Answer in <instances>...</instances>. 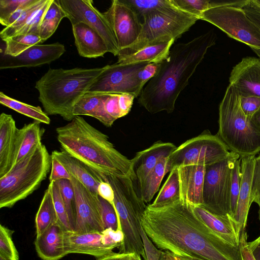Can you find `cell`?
<instances>
[{
    "instance_id": "1",
    "label": "cell",
    "mask_w": 260,
    "mask_h": 260,
    "mask_svg": "<svg viewBox=\"0 0 260 260\" xmlns=\"http://www.w3.org/2000/svg\"><path fill=\"white\" fill-rule=\"evenodd\" d=\"M141 224L158 248L176 256L243 260L239 246L224 241L196 215L191 204L182 200L159 208L147 206Z\"/></svg>"
},
{
    "instance_id": "2",
    "label": "cell",
    "mask_w": 260,
    "mask_h": 260,
    "mask_svg": "<svg viewBox=\"0 0 260 260\" xmlns=\"http://www.w3.org/2000/svg\"><path fill=\"white\" fill-rule=\"evenodd\" d=\"M216 39L212 29L190 41L173 45L156 74L143 88L138 103L151 114L173 112L178 96Z\"/></svg>"
},
{
    "instance_id": "3",
    "label": "cell",
    "mask_w": 260,
    "mask_h": 260,
    "mask_svg": "<svg viewBox=\"0 0 260 260\" xmlns=\"http://www.w3.org/2000/svg\"><path fill=\"white\" fill-rule=\"evenodd\" d=\"M62 150L100 175H130L136 178L132 159L122 154L109 137L77 116L56 128ZM137 179V178H136Z\"/></svg>"
},
{
    "instance_id": "4",
    "label": "cell",
    "mask_w": 260,
    "mask_h": 260,
    "mask_svg": "<svg viewBox=\"0 0 260 260\" xmlns=\"http://www.w3.org/2000/svg\"><path fill=\"white\" fill-rule=\"evenodd\" d=\"M104 69H49L35 85L45 112L72 120L76 117L73 114L75 105Z\"/></svg>"
},
{
    "instance_id": "5",
    "label": "cell",
    "mask_w": 260,
    "mask_h": 260,
    "mask_svg": "<svg viewBox=\"0 0 260 260\" xmlns=\"http://www.w3.org/2000/svg\"><path fill=\"white\" fill-rule=\"evenodd\" d=\"M130 175H104L114 190L113 205L124 235L119 252L136 253L146 259L141 236V218L146 208L134 184L136 179Z\"/></svg>"
},
{
    "instance_id": "6",
    "label": "cell",
    "mask_w": 260,
    "mask_h": 260,
    "mask_svg": "<svg viewBox=\"0 0 260 260\" xmlns=\"http://www.w3.org/2000/svg\"><path fill=\"white\" fill-rule=\"evenodd\" d=\"M218 125L217 135L230 151L240 157L260 152V132L251 125L241 109L239 94L230 84L219 105Z\"/></svg>"
},
{
    "instance_id": "7",
    "label": "cell",
    "mask_w": 260,
    "mask_h": 260,
    "mask_svg": "<svg viewBox=\"0 0 260 260\" xmlns=\"http://www.w3.org/2000/svg\"><path fill=\"white\" fill-rule=\"evenodd\" d=\"M52 156L41 143L36 150L0 178V208H11L33 193L46 178Z\"/></svg>"
},
{
    "instance_id": "8",
    "label": "cell",
    "mask_w": 260,
    "mask_h": 260,
    "mask_svg": "<svg viewBox=\"0 0 260 260\" xmlns=\"http://www.w3.org/2000/svg\"><path fill=\"white\" fill-rule=\"evenodd\" d=\"M198 20L175 6L147 15L142 20L138 39L129 47L119 50L117 56L130 55L151 44L175 41Z\"/></svg>"
},
{
    "instance_id": "9",
    "label": "cell",
    "mask_w": 260,
    "mask_h": 260,
    "mask_svg": "<svg viewBox=\"0 0 260 260\" xmlns=\"http://www.w3.org/2000/svg\"><path fill=\"white\" fill-rule=\"evenodd\" d=\"M242 1H211L200 19L216 26L229 37L251 49H260V28L241 7Z\"/></svg>"
},
{
    "instance_id": "10",
    "label": "cell",
    "mask_w": 260,
    "mask_h": 260,
    "mask_svg": "<svg viewBox=\"0 0 260 260\" xmlns=\"http://www.w3.org/2000/svg\"><path fill=\"white\" fill-rule=\"evenodd\" d=\"M240 158L238 154L231 152L226 158L206 166L201 206L233 222L230 206L232 171L235 161Z\"/></svg>"
},
{
    "instance_id": "11",
    "label": "cell",
    "mask_w": 260,
    "mask_h": 260,
    "mask_svg": "<svg viewBox=\"0 0 260 260\" xmlns=\"http://www.w3.org/2000/svg\"><path fill=\"white\" fill-rule=\"evenodd\" d=\"M230 153L217 134L213 135L205 130L177 147L168 157L167 170L171 172L184 165H210L226 158Z\"/></svg>"
},
{
    "instance_id": "12",
    "label": "cell",
    "mask_w": 260,
    "mask_h": 260,
    "mask_svg": "<svg viewBox=\"0 0 260 260\" xmlns=\"http://www.w3.org/2000/svg\"><path fill=\"white\" fill-rule=\"evenodd\" d=\"M148 63L116 62L107 65L87 92L129 94L138 98L144 86L139 77V73Z\"/></svg>"
},
{
    "instance_id": "13",
    "label": "cell",
    "mask_w": 260,
    "mask_h": 260,
    "mask_svg": "<svg viewBox=\"0 0 260 260\" xmlns=\"http://www.w3.org/2000/svg\"><path fill=\"white\" fill-rule=\"evenodd\" d=\"M66 17L71 24L83 22L95 31L104 40L109 52L117 56L119 48L115 37L103 13L93 5L91 0H59Z\"/></svg>"
},
{
    "instance_id": "14",
    "label": "cell",
    "mask_w": 260,
    "mask_h": 260,
    "mask_svg": "<svg viewBox=\"0 0 260 260\" xmlns=\"http://www.w3.org/2000/svg\"><path fill=\"white\" fill-rule=\"evenodd\" d=\"M75 200V231L102 233L105 228L102 219L99 196L71 176Z\"/></svg>"
},
{
    "instance_id": "15",
    "label": "cell",
    "mask_w": 260,
    "mask_h": 260,
    "mask_svg": "<svg viewBox=\"0 0 260 260\" xmlns=\"http://www.w3.org/2000/svg\"><path fill=\"white\" fill-rule=\"evenodd\" d=\"M103 14L115 37L119 51L129 47L138 39L142 22L123 0L112 1Z\"/></svg>"
},
{
    "instance_id": "16",
    "label": "cell",
    "mask_w": 260,
    "mask_h": 260,
    "mask_svg": "<svg viewBox=\"0 0 260 260\" xmlns=\"http://www.w3.org/2000/svg\"><path fill=\"white\" fill-rule=\"evenodd\" d=\"M65 51V46L58 42L36 44L17 56L4 55L1 59L0 69L35 67L49 64L58 59Z\"/></svg>"
},
{
    "instance_id": "17",
    "label": "cell",
    "mask_w": 260,
    "mask_h": 260,
    "mask_svg": "<svg viewBox=\"0 0 260 260\" xmlns=\"http://www.w3.org/2000/svg\"><path fill=\"white\" fill-rule=\"evenodd\" d=\"M229 82L240 96L260 98V58L251 56L242 58L233 68Z\"/></svg>"
},
{
    "instance_id": "18",
    "label": "cell",
    "mask_w": 260,
    "mask_h": 260,
    "mask_svg": "<svg viewBox=\"0 0 260 260\" xmlns=\"http://www.w3.org/2000/svg\"><path fill=\"white\" fill-rule=\"evenodd\" d=\"M255 156L240 158L241 167V185L233 221L241 236L247 224V217L252 201L251 195V180Z\"/></svg>"
},
{
    "instance_id": "19",
    "label": "cell",
    "mask_w": 260,
    "mask_h": 260,
    "mask_svg": "<svg viewBox=\"0 0 260 260\" xmlns=\"http://www.w3.org/2000/svg\"><path fill=\"white\" fill-rule=\"evenodd\" d=\"M64 237L67 255L83 253L100 258L114 252L113 249L103 244L102 233H81L73 230H64Z\"/></svg>"
},
{
    "instance_id": "20",
    "label": "cell",
    "mask_w": 260,
    "mask_h": 260,
    "mask_svg": "<svg viewBox=\"0 0 260 260\" xmlns=\"http://www.w3.org/2000/svg\"><path fill=\"white\" fill-rule=\"evenodd\" d=\"M181 200L193 206L203 204V191L206 166L184 165L178 167Z\"/></svg>"
},
{
    "instance_id": "21",
    "label": "cell",
    "mask_w": 260,
    "mask_h": 260,
    "mask_svg": "<svg viewBox=\"0 0 260 260\" xmlns=\"http://www.w3.org/2000/svg\"><path fill=\"white\" fill-rule=\"evenodd\" d=\"M176 148L173 143L159 141L149 148L137 152L132 161L139 184L161 159L168 157Z\"/></svg>"
},
{
    "instance_id": "22",
    "label": "cell",
    "mask_w": 260,
    "mask_h": 260,
    "mask_svg": "<svg viewBox=\"0 0 260 260\" xmlns=\"http://www.w3.org/2000/svg\"><path fill=\"white\" fill-rule=\"evenodd\" d=\"M72 25L75 44L80 56L97 58L109 52L103 39L88 25L83 22L75 23Z\"/></svg>"
},
{
    "instance_id": "23",
    "label": "cell",
    "mask_w": 260,
    "mask_h": 260,
    "mask_svg": "<svg viewBox=\"0 0 260 260\" xmlns=\"http://www.w3.org/2000/svg\"><path fill=\"white\" fill-rule=\"evenodd\" d=\"M64 229L58 221L42 234L36 236L35 245L43 260H58L67 255L64 249Z\"/></svg>"
},
{
    "instance_id": "24",
    "label": "cell",
    "mask_w": 260,
    "mask_h": 260,
    "mask_svg": "<svg viewBox=\"0 0 260 260\" xmlns=\"http://www.w3.org/2000/svg\"><path fill=\"white\" fill-rule=\"evenodd\" d=\"M51 156L58 160L72 177L89 190L98 194V186L102 181H104L103 175L95 172L80 160L62 150H54L52 152Z\"/></svg>"
},
{
    "instance_id": "25",
    "label": "cell",
    "mask_w": 260,
    "mask_h": 260,
    "mask_svg": "<svg viewBox=\"0 0 260 260\" xmlns=\"http://www.w3.org/2000/svg\"><path fill=\"white\" fill-rule=\"evenodd\" d=\"M12 116L5 113L0 115V178L13 167L18 130Z\"/></svg>"
},
{
    "instance_id": "26",
    "label": "cell",
    "mask_w": 260,
    "mask_h": 260,
    "mask_svg": "<svg viewBox=\"0 0 260 260\" xmlns=\"http://www.w3.org/2000/svg\"><path fill=\"white\" fill-rule=\"evenodd\" d=\"M107 95V93H85L75 105L73 115L75 116H91L97 119L104 125L111 126L115 120L105 110V102Z\"/></svg>"
},
{
    "instance_id": "27",
    "label": "cell",
    "mask_w": 260,
    "mask_h": 260,
    "mask_svg": "<svg viewBox=\"0 0 260 260\" xmlns=\"http://www.w3.org/2000/svg\"><path fill=\"white\" fill-rule=\"evenodd\" d=\"M192 207L196 215L211 230L229 244L239 246L240 237L233 221L216 215L200 206Z\"/></svg>"
},
{
    "instance_id": "28",
    "label": "cell",
    "mask_w": 260,
    "mask_h": 260,
    "mask_svg": "<svg viewBox=\"0 0 260 260\" xmlns=\"http://www.w3.org/2000/svg\"><path fill=\"white\" fill-rule=\"evenodd\" d=\"M40 123L39 121H35L18 129L13 166L34 151L42 143L43 131Z\"/></svg>"
},
{
    "instance_id": "29",
    "label": "cell",
    "mask_w": 260,
    "mask_h": 260,
    "mask_svg": "<svg viewBox=\"0 0 260 260\" xmlns=\"http://www.w3.org/2000/svg\"><path fill=\"white\" fill-rule=\"evenodd\" d=\"M174 42L175 40H172L146 46L130 55L118 56L117 62L126 64L141 62L160 63L168 56Z\"/></svg>"
},
{
    "instance_id": "30",
    "label": "cell",
    "mask_w": 260,
    "mask_h": 260,
    "mask_svg": "<svg viewBox=\"0 0 260 260\" xmlns=\"http://www.w3.org/2000/svg\"><path fill=\"white\" fill-rule=\"evenodd\" d=\"M59 221L54 206L51 187L45 190L35 219L36 235L42 234L51 225Z\"/></svg>"
},
{
    "instance_id": "31",
    "label": "cell",
    "mask_w": 260,
    "mask_h": 260,
    "mask_svg": "<svg viewBox=\"0 0 260 260\" xmlns=\"http://www.w3.org/2000/svg\"><path fill=\"white\" fill-rule=\"evenodd\" d=\"M181 200L179 170L175 167L170 173L154 202L148 205L152 208H159Z\"/></svg>"
},
{
    "instance_id": "32",
    "label": "cell",
    "mask_w": 260,
    "mask_h": 260,
    "mask_svg": "<svg viewBox=\"0 0 260 260\" xmlns=\"http://www.w3.org/2000/svg\"><path fill=\"white\" fill-rule=\"evenodd\" d=\"M167 158L161 159L139 185V194L144 203H148L158 191L164 176L168 173Z\"/></svg>"
},
{
    "instance_id": "33",
    "label": "cell",
    "mask_w": 260,
    "mask_h": 260,
    "mask_svg": "<svg viewBox=\"0 0 260 260\" xmlns=\"http://www.w3.org/2000/svg\"><path fill=\"white\" fill-rule=\"evenodd\" d=\"M66 17L59 0H52L41 21L38 35L42 43L49 39L56 31L61 20Z\"/></svg>"
},
{
    "instance_id": "34",
    "label": "cell",
    "mask_w": 260,
    "mask_h": 260,
    "mask_svg": "<svg viewBox=\"0 0 260 260\" xmlns=\"http://www.w3.org/2000/svg\"><path fill=\"white\" fill-rule=\"evenodd\" d=\"M0 103L22 115L31 118L35 121L46 124L50 123V119L48 115L42 110L39 106H34L6 95L3 92H0Z\"/></svg>"
},
{
    "instance_id": "35",
    "label": "cell",
    "mask_w": 260,
    "mask_h": 260,
    "mask_svg": "<svg viewBox=\"0 0 260 260\" xmlns=\"http://www.w3.org/2000/svg\"><path fill=\"white\" fill-rule=\"evenodd\" d=\"M4 55L17 56L31 46L42 43V39L37 34L29 33L14 36L6 39Z\"/></svg>"
},
{
    "instance_id": "36",
    "label": "cell",
    "mask_w": 260,
    "mask_h": 260,
    "mask_svg": "<svg viewBox=\"0 0 260 260\" xmlns=\"http://www.w3.org/2000/svg\"><path fill=\"white\" fill-rule=\"evenodd\" d=\"M138 15L142 22L147 15L156 11L166 10L175 6L171 0H123Z\"/></svg>"
},
{
    "instance_id": "37",
    "label": "cell",
    "mask_w": 260,
    "mask_h": 260,
    "mask_svg": "<svg viewBox=\"0 0 260 260\" xmlns=\"http://www.w3.org/2000/svg\"><path fill=\"white\" fill-rule=\"evenodd\" d=\"M60 191L70 224L72 230L75 226V200L74 189L71 180L60 179L55 181Z\"/></svg>"
},
{
    "instance_id": "38",
    "label": "cell",
    "mask_w": 260,
    "mask_h": 260,
    "mask_svg": "<svg viewBox=\"0 0 260 260\" xmlns=\"http://www.w3.org/2000/svg\"><path fill=\"white\" fill-rule=\"evenodd\" d=\"M46 0H34L23 11L19 18L10 26L5 27L0 32L1 39L4 41L12 37L18 29L28 20L29 17L39 9Z\"/></svg>"
},
{
    "instance_id": "39",
    "label": "cell",
    "mask_w": 260,
    "mask_h": 260,
    "mask_svg": "<svg viewBox=\"0 0 260 260\" xmlns=\"http://www.w3.org/2000/svg\"><path fill=\"white\" fill-rule=\"evenodd\" d=\"M171 3L179 9L190 14L200 19L201 17L210 6L208 0H171Z\"/></svg>"
},
{
    "instance_id": "40",
    "label": "cell",
    "mask_w": 260,
    "mask_h": 260,
    "mask_svg": "<svg viewBox=\"0 0 260 260\" xmlns=\"http://www.w3.org/2000/svg\"><path fill=\"white\" fill-rule=\"evenodd\" d=\"M52 1L46 0L44 5L29 17L27 21L18 29L13 36L29 33L38 35L41 21Z\"/></svg>"
},
{
    "instance_id": "41",
    "label": "cell",
    "mask_w": 260,
    "mask_h": 260,
    "mask_svg": "<svg viewBox=\"0 0 260 260\" xmlns=\"http://www.w3.org/2000/svg\"><path fill=\"white\" fill-rule=\"evenodd\" d=\"M14 231L1 224L0 253L13 260H19L18 252L12 240Z\"/></svg>"
},
{
    "instance_id": "42",
    "label": "cell",
    "mask_w": 260,
    "mask_h": 260,
    "mask_svg": "<svg viewBox=\"0 0 260 260\" xmlns=\"http://www.w3.org/2000/svg\"><path fill=\"white\" fill-rule=\"evenodd\" d=\"M51 186L53 202L59 222L64 230H72L59 188L56 182L49 183Z\"/></svg>"
},
{
    "instance_id": "43",
    "label": "cell",
    "mask_w": 260,
    "mask_h": 260,
    "mask_svg": "<svg viewBox=\"0 0 260 260\" xmlns=\"http://www.w3.org/2000/svg\"><path fill=\"white\" fill-rule=\"evenodd\" d=\"M241 185V167L240 158L236 160L232 171V180L230 190V206L233 220L234 216Z\"/></svg>"
},
{
    "instance_id": "44",
    "label": "cell",
    "mask_w": 260,
    "mask_h": 260,
    "mask_svg": "<svg viewBox=\"0 0 260 260\" xmlns=\"http://www.w3.org/2000/svg\"><path fill=\"white\" fill-rule=\"evenodd\" d=\"M99 199L101 205L102 216L105 230L109 228L114 230L121 229L114 205L100 196Z\"/></svg>"
},
{
    "instance_id": "45",
    "label": "cell",
    "mask_w": 260,
    "mask_h": 260,
    "mask_svg": "<svg viewBox=\"0 0 260 260\" xmlns=\"http://www.w3.org/2000/svg\"><path fill=\"white\" fill-rule=\"evenodd\" d=\"M251 195L252 202L259 207L258 217L260 220V154L255 156L251 180Z\"/></svg>"
},
{
    "instance_id": "46",
    "label": "cell",
    "mask_w": 260,
    "mask_h": 260,
    "mask_svg": "<svg viewBox=\"0 0 260 260\" xmlns=\"http://www.w3.org/2000/svg\"><path fill=\"white\" fill-rule=\"evenodd\" d=\"M124 235L121 229H106L102 232V242L107 247L114 249L119 247L123 242Z\"/></svg>"
},
{
    "instance_id": "47",
    "label": "cell",
    "mask_w": 260,
    "mask_h": 260,
    "mask_svg": "<svg viewBox=\"0 0 260 260\" xmlns=\"http://www.w3.org/2000/svg\"><path fill=\"white\" fill-rule=\"evenodd\" d=\"M32 0H1L0 21L5 19L20 7L27 5Z\"/></svg>"
},
{
    "instance_id": "48",
    "label": "cell",
    "mask_w": 260,
    "mask_h": 260,
    "mask_svg": "<svg viewBox=\"0 0 260 260\" xmlns=\"http://www.w3.org/2000/svg\"><path fill=\"white\" fill-rule=\"evenodd\" d=\"M141 236L146 257L145 260H159L161 251L157 249L153 244L143 227L141 230Z\"/></svg>"
},
{
    "instance_id": "49",
    "label": "cell",
    "mask_w": 260,
    "mask_h": 260,
    "mask_svg": "<svg viewBox=\"0 0 260 260\" xmlns=\"http://www.w3.org/2000/svg\"><path fill=\"white\" fill-rule=\"evenodd\" d=\"M240 105L244 114L249 118L260 108V98L240 96Z\"/></svg>"
},
{
    "instance_id": "50",
    "label": "cell",
    "mask_w": 260,
    "mask_h": 260,
    "mask_svg": "<svg viewBox=\"0 0 260 260\" xmlns=\"http://www.w3.org/2000/svg\"><path fill=\"white\" fill-rule=\"evenodd\" d=\"M71 176L64 167L56 158L52 157L51 172L49 176L50 183L60 179L71 180Z\"/></svg>"
},
{
    "instance_id": "51",
    "label": "cell",
    "mask_w": 260,
    "mask_h": 260,
    "mask_svg": "<svg viewBox=\"0 0 260 260\" xmlns=\"http://www.w3.org/2000/svg\"><path fill=\"white\" fill-rule=\"evenodd\" d=\"M241 7L249 19L260 28V7L254 0H243Z\"/></svg>"
},
{
    "instance_id": "52",
    "label": "cell",
    "mask_w": 260,
    "mask_h": 260,
    "mask_svg": "<svg viewBox=\"0 0 260 260\" xmlns=\"http://www.w3.org/2000/svg\"><path fill=\"white\" fill-rule=\"evenodd\" d=\"M159 67V63H149L139 73V77L144 85L156 74Z\"/></svg>"
},
{
    "instance_id": "53",
    "label": "cell",
    "mask_w": 260,
    "mask_h": 260,
    "mask_svg": "<svg viewBox=\"0 0 260 260\" xmlns=\"http://www.w3.org/2000/svg\"><path fill=\"white\" fill-rule=\"evenodd\" d=\"M97 192L100 197L113 204L114 190L109 182L102 181L98 186Z\"/></svg>"
},
{
    "instance_id": "54",
    "label": "cell",
    "mask_w": 260,
    "mask_h": 260,
    "mask_svg": "<svg viewBox=\"0 0 260 260\" xmlns=\"http://www.w3.org/2000/svg\"><path fill=\"white\" fill-rule=\"evenodd\" d=\"M247 233L244 231L241 235L239 241V247L243 260H255L254 258L247 241Z\"/></svg>"
},
{
    "instance_id": "55",
    "label": "cell",
    "mask_w": 260,
    "mask_h": 260,
    "mask_svg": "<svg viewBox=\"0 0 260 260\" xmlns=\"http://www.w3.org/2000/svg\"><path fill=\"white\" fill-rule=\"evenodd\" d=\"M248 247L255 260H260V236L252 242H248Z\"/></svg>"
},
{
    "instance_id": "56",
    "label": "cell",
    "mask_w": 260,
    "mask_h": 260,
    "mask_svg": "<svg viewBox=\"0 0 260 260\" xmlns=\"http://www.w3.org/2000/svg\"><path fill=\"white\" fill-rule=\"evenodd\" d=\"M130 253H115L98 258V260H129Z\"/></svg>"
},
{
    "instance_id": "57",
    "label": "cell",
    "mask_w": 260,
    "mask_h": 260,
    "mask_svg": "<svg viewBox=\"0 0 260 260\" xmlns=\"http://www.w3.org/2000/svg\"><path fill=\"white\" fill-rule=\"evenodd\" d=\"M251 125L260 132V108L250 118Z\"/></svg>"
},
{
    "instance_id": "58",
    "label": "cell",
    "mask_w": 260,
    "mask_h": 260,
    "mask_svg": "<svg viewBox=\"0 0 260 260\" xmlns=\"http://www.w3.org/2000/svg\"><path fill=\"white\" fill-rule=\"evenodd\" d=\"M159 260H178V259L174 254L166 250L161 251Z\"/></svg>"
},
{
    "instance_id": "59",
    "label": "cell",
    "mask_w": 260,
    "mask_h": 260,
    "mask_svg": "<svg viewBox=\"0 0 260 260\" xmlns=\"http://www.w3.org/2000/svg\"><path fill=\"white\" fill-rule=\"evenodd\" d=\"M141 255L136 253H132L129 254V260H142Z\"/></svg>"
},
{
    "instance_id": "60",
    "label": "cell",
    "mask_w": 260,
    "mask_h": 260,
    "mask_svg": "<svg viewBox=\"0 0 260 260\" xmlns=\"http://www.w3.org/2000/svg\"><path fill=\"white\" fill-rule=\"evenodd\" d=\"M176 256V255H175ZM178 260H205L197 257H186V256H176Z\"/></svg>"
},
{
    "instance_id": "61",
    "label": "cell",
    "mask_w": 260,
    "mask_h": 260,
    "mask_svg": "<svg viewBox=\"0 0 260 260\" xmlns=\"http://www.w3.org/2000/svg\"><path fill=\"white\" fill-rule=\"evenodd\" d=\"M0 260H13V259L0 253Z\"/></svg>"
},
{
    "instance_id": "62",
    "label": "cell",
    "mask_w": 260,
    "mask_h": 260,
    "mask_svg": "<svg viewBox=\"0 0 260 260\" xmlns=\"http://www.w3.org/2000/svg\"><path fill=\"white\" fill-rule=\"evenodd\" d=\"M257 55L258 58H260V49H251Z\"/></svg>"
},
{
    "instance_id": "63",
    "label": "cell",
    "mask_w": 260,
    "mask_h": 260,
    "mask_svg": "<svg viewBox=\"0 0 260 260\" xmlns=\"http://www.w3.org/2000/svg\"><path fill=\"white\" fill-rule=\"evenodd\" d=\"M254 1L260 7V0H254Z\"/></svg>"
},
{
    "instance_id": "64",
    "label": "cell",
    "mask_w": 260,
    "mask_h": 260,
    "mask_svg": "<svg viewBox=\"0 0 260 260\" xmlns=\"http://www.w3.org/2000/svg\"></svg>"
}]
</instances>
